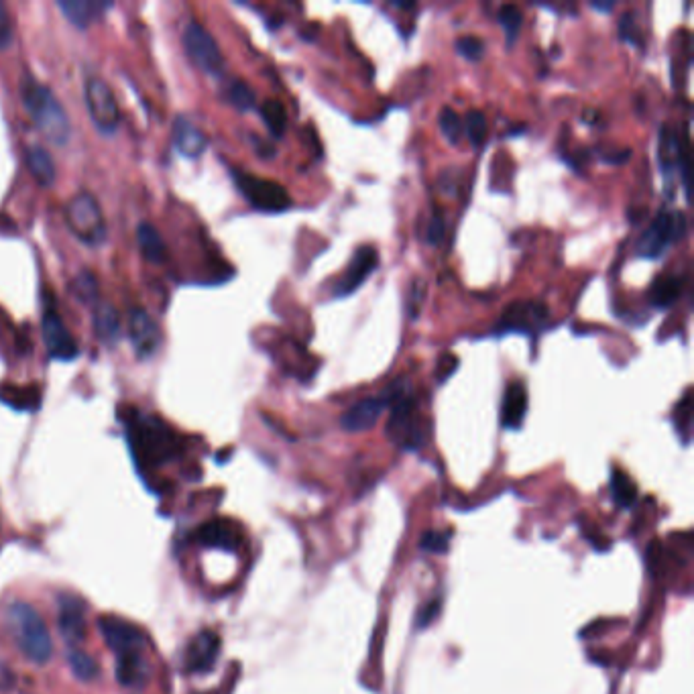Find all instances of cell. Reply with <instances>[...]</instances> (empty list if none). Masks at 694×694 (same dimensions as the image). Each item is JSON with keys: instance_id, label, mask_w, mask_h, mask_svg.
<instances>
[{"instance_id": "obj_1", "label": "cell", "mask_w": 694, "mask_h": 694, "mask_svg": "<svg viewBox=\"0 0 694 694\" xmlns=\"http://www.w3.org/2000/svg\"><path fill=\"white\" fill-rule=\"evenodd\" d=\"M98 627L106 646L117 656V678L123 684H137L143 678H147V666H145V648L147 640L139 627L133 623L104 615L98 619Z\"/></svg>"}, {"instance_id": "obj_2", "label": "cell", "mask_w": 694, "mask_h": 694, "mask_svg": "<svg viewBox=\"0 0 694 694\" xmlns=\"http://www.w3.org/2000/svg\"><path fill=\"white\" fill-rule=\"evenodd\" d=\"M21 96L31 121L45 135V139L57 147H64L70 141L72 125L62 102L37 80L23 82Z\"/></svg>"}, {"instance_id": "obj_3", "label": "cell", "mask_w": 694, "mask_h": 694, "mask_svg": "<svg viewBox=\"0 0 694 694\" xmlns=\"http://www.w3.org/2000/svg\"><path fill=\"white\" fill-rule=\"evenodd\" d=\"M7 625L13 635L15 646L21 650V654L29 662L43 666L51 660V654H53L51 635L43 617L33 605L25 601L13 603L7 609Z\"/></svg>"}, {"instance_id": "obj_4", "label": "cell", "mask_w": 694, "mask_h": 694, "mask_svg": "<svg viewBox=\"0 0 694 694\" xmlns=\"http://www.w3.org/2000/svg\"><path fill=\"white\" fill-rule=\"evenodd\" d=\"M389 401L391 416L387 422V436L403 450H418L426 444L428 428L422 422L414 395L397 383L383 393Z\"/></svg>"}, {"instance_id": "obj_5", "label": "cell", "mask_w": 694, "mask_h": 694, "mask_svg": "<svg viewBox=\"0 0 694 694\" xmlns=\"http://www.w3.org/2000/svg\"><path fill=\"white\" fill-rule=\"evenodd\" d=\"M133 444L141 460L157 467L178 454V438L161 420L153 416H139L133 426Z\"/></svg>"}, {"instance_id": "obj_6", "label": "cell", "mask_w": 694, "mask_h": 694, "mask_svg": "<svg viewBox=\"0 0 694 694\" xmlns=\"http://www.w3.org/2000/svg\"><path fill=\"white\" fill-rule=\"evenodd\" d=\"M66 222L74 237L90 247L102 245L106 239L104 214L90 194H76L66 206Z\"/></svg>"}, {"instance_id": "obj_7", "label": "cell", "mask_w": 694, "mask_h": 694, "mask_svg": "<svg viewBox=\"0 0 694 694\" xmlns=\"http://www.w3.org/2000/svg\"><path fill=\"white\" fill-rule=\"evenodd\" d=\"M233 178L245 200L261 212H283L292 206L287 190L273 180L253 176L241 169H233Z\"/></svg>"}, {"instance_id": "obj_8", "label": "cell", "mask_w": 694, "mask_h": 694, "mask_svg": "<svg viewBox=\"0 0 694 694\" xmlns=\"http://www.w3.org/2000/svg\"><path fill=\"white\" fill-rule=\"evenodd\" d=\"M686 233V218L682 212H660L644 230L638 241V255L644 259H660L668 247Z\"/></svg>"}, {"instance_id": "obj_9", "label": "cell", "mask_w": 694, "mask_h": 694, "mask_svg": "<svg viewBox=\"0 0 694 694\" xmlns=\"http://www.w3.org/2000/svg\"><path fill=\"white\" fill-rule=\"evenodd\" d=\"M182 41H184L188 57L196 68H200L202 72H206L210 76L222 74V70H224L222 51H220L216 39L210 35V31L202 23L190 21L184 27Z\"/></svg>"}, {"instance_id": "obj_10", "label": "cell", "mask_w": 694, "mask_h": 694, "mask_svg": "<svg viewBox=\"0 0 694 694\" xmlns=\"http://www.w3.org/2000/svg\"><path fill=\"white\" fill-rule=\"evenodd\" d=\"M84 98L94 127L102 135L117 133L121 123V112L110 86L100 78H90L84 88Z\"/></svg>"}, {"instance_id": "obj_11", "label": "cell", "mask_w": 694, "mask_h": 694, "mask_svg": "<svg viewBox=\"0 0 694 694\" xmlns=\"http://www.w3.org/2000/svg\"><path fill=\"white\" fill-rule=\"evenodd\" d=\"M41 332H43V342L45 351L49 359L53 361H74L80 355L78 342L64 324L62 316L57 314L53 308H47L43 314L41 322Z\"/></svg>"}, {"instance_id": "obj_12", "label": "cell", "mask_w": 694, "mask_h": 694, "mask_svg": "<svg viewBox=\"0 0 694 694\" xmlns=\"http://www.w3.org/2000/svg\"><path fill=\"white\" fill-rule=\"evenodd\" d=\"M548 308L540 302H515L507 306L497 328L499 332H524L536 334L546 326Z\"/></svg>"}, {"instance_id": "obj_13", "label": "cell", "mask_w": 694, "mask_h": 694, "mask_svg": "<svg viewBox=\"0 0 694 694\" xmlns=\"http://www.w3.org/2000/svg\"><path fill=\"white\" fill-rule=\"evenodd\" d=\"M379 267V251L371 245H363L355 251L349 269L342 275V279L334 287L336 298L353 296L357 289L371 277V273Z\"/></svg>"}, {"instance_id": "obj_14", "label": "cell", "mask_w": 694, "mask_h": 694, "mask_svg": "<svg viewBox=\"0 0 694 694\" xmlns=\"http://www.w3.org/2000/svg\"><path fill=\"white\" fill-rule=\"evenodd\" d=\"M387 408H389V401H387L385 395L361 399L359 403H355L353 408H349L342 414L340 426H342V430L353 432V434L367 432V430H371L379 422L381 414Z\"/></svg>"}, {"instance_id": "obj_15", "label": "cell", "mask_w": 694, "mask_h": 694, "mask_svg": "<svg viewBox=\"0 0 694 694\" xmlns=\"http://www.w3.org/2000/svg\"><path fill=\"white\" fill-rule=\"evenodd\" d=\"M62 638L78 646L86 638V605L76 595H64L60 599V613H57Z\"/></svg>"}, {"instance_id": "obj_16", "label": "cell", "mask_w": 694, "mask_h": 694, "mask_svg": "<svg viewBox=\"0 0 694 694\" xmlns=\"http://www.w3.org/2000/svg\"><path fill=\"white\" fill-rule=\"evenodd\" d=\"M129 334L135 346V353L143 359H149L157 353L161 344V330L157 322L141 308H135L129 316Z\"/></svg>"}, {"instance_id": "obj_17", "label": "cell", "mask_w": 694, "mask_h": 694, "mask_svg": "<svg viewBox=\"0 0 694 694\" xmlns=\"http://www.w3.org/2000/svg\"><path fill=\"white\" fill-rule=\"evenodd\" d=\"M220 652V638L214 631H200L186 652V666L190 672L204 674L212 670Z\"/></svg>"}, {"instance_id": "obj_18", "label": "cell", "mask_w": 694, "mask_h": 694, "mask_svg": "<svg viewBox=\"0 0 694 694\" xmlns=\"http://www.w3.org/2000/svg\"><path fill=\"white\" fill-rule=\"evenodd\" d=\"M198 540L208 548L230 552L241 546V532L228 519H210L198 530Z\"/></svg>"}, {"instance_id": "obj_19", "label": "cell", "mask_w": 694, "mask_h": 694, "mask_svg": "<svg viewBox=\"0 0 694 694\" xmlns=\"http://www.w3.org/2000/svg\"><path fill=\"white\" fill-rule=\"evenodd\" d=\"M526 414H528V389L522 381H513V383H509V387L503 395L501 424L509 430H517V428H522Z\"/></svg>"}, {"instance_id": "obj_20", "label": "cell", "mask_w": 694, "mask_h": 694, "mask_svg": "<svg viewBox=\"0 0 694 694\" xmlns=\"http://www.w3.org/2000/svg\"><path fill=\"white\" fill-rule=\"evenodd\" d=\"M173 145H176L180 155L198 159L206 151L208 139L190 119L178 117L176 123H173Z\"/></svg>"}, {"instance_id": "obj_21", "label": "cell", "mask_w": 694, "mask_h": 694, "mask_svg": "<svg viewBox=\"0 0 694 694\" xmlns=\"http://www.w3.org/2000/svg\"><path fill=\"white\" fill-rule=\"evenodd\" d=\"M57 7H60V11L74 27L88 29L90 23L110 7V3H94V0H60Z\"/></svg>"}, {"instance_id": "obj_22", "label": "cell", "mask_w": 694, "mask_h": 694, "mask_svg": "<svg viewBox=\"0 0 694 694\" xmlns=\"http://www.w3.org/2000/svg\"><path fill=\"white\" fill-rule=\"evenodd\" d=\"M137 245H139V251L145 257V261H149L153 265H161L167 257V247H165L163 237L159 235V230L149 222L139 224Z\"/></svg>"}, {"instance_id": "obj_23", "label": "cell", "mask_w": 694, "mask_h": 694, "mask_svg": "<svg viewBox=\"0 0 694 694\" xmlns=\"http://www.w3.org/2000/svg\"><path fill=\"white\" fill-rule=\"evenodd\" d=\"M25 161H27L31 176L35 178V182L39 186H43V188L53 186L55 176H57L55 163H53V157L43 147H29L25 153Z\"/></svg>"}, {"instance_id": "obj_24", "label": "cell", "mask_w": 694, "mask_h": 694, "mask_svg": "<svg viewBox=\"0 0 694 694\" xmlns=\"http://www.w3.org/2000/svg\"><path fill=\"white\" fill-rule=\"evenodd\" d=\"M94 328L98 338H102L106 344L117 342L121 336V318L110 304H102L94 312Z\"/></svg>"}, {"instance_id": "obj_25", "label": "cell", "mask_w": 694, "mask_h": 694, "mask_svg": "<svg viewBox=\"0 0 694 694\" xmlns=\"http://www.w3.org/2000/svg\"><path fill=\"white\" fill-rule=\"evenodd\" d=\"M611 495L619 507L629 509L635 505V501H638V485H635L631 481V477L625 475L623 471L613 469L611 471Z\"/></svg>"}, {"instance_id": "obj_26", "label": "cell", "mask_w": 694, "mask_h": 694, "mask_svg": "<svg viewBox=\"0 0 694 694\" xmlns=\"http://www.w3.org/2000/svg\"><path fill=\"white\" fill-rule=\"evenodd\" d=\"M682 294V281L678 277H658L652 285V304L656 308H670Z\"/></svg>"}, {"instance_id": "obj_27", "label": "cell", "mask_w": 694, "mask_h": 694, "mask_svg": "<svg viewBox=\"0 0 694 694\" xmlns=\"http://www.w3.org/2000/svg\"><path fill=\"white\" fill-rule=\"evenodd\" d=\"M261 119H263V123L267 125V129H269V133L273 137H283L285 127H287V112H285V106L279 100L269 98V100L263 102Z\"/></svg>"}, {"instance_id": "obj_28", "label": "cell", "mask_w": 694, "mask_h": 694, "mask_svg": "<svg viewBox=\"0 0 694 694\" xmlns=\"http://www.w3.org/2000/svg\"><path fill=\"white\" fill-rule=\"evenodd\" d=\"M0 399L9 403L15 410H33L39 403V393L33 387H3L0 389Z\"/></svg>"}, {"instance_id": "obj_29", "label": "cell", "mask_w": 694, "mask_h": 694, "mask_svg": "<svg viewBox=\"0 0 694 694\" xmlns=\"http://www.w3.org/2000/svg\"><path fill=\"white\" fill-rule=\"evenodd\" d=\"M499 25L503 27L505 31V37H507V45L511 47L519 35V31H522V25H524V15L522 11H519L515 5H503L499 9Z\"/></svg>"}, {"instance_id": "obj_30", "label": "cell", "mask_w": 694, "mask_h": 694, "mask_svg": "<svg viewBox=\"0 0 694 694\" xmlns=\"http://www.w3.org/2000/svg\"><path fill=\"white\" fill-rule=\"evenodd\" d=\"M72 289H74V296L84 302V304H92L98 300V279L92 271L84 269L80 271L74 281H72Z\"/></svg>"}, {"instance_id": "obj_31", "label": "cell", "mask_w": 694, "mask_h": 694, "mask_svg": "<svg viewBox=\"0 0 694 694\" xmlns=\"http://www.w3.org/2000/svg\"><path fill=\"white\" fill-rule=\"evenodd\" d=\"M68 664H70L74 676L84 680V682H90V680H94L98 676L96 662L88 654H84L82 650L72 648L70 654H68Z\"/></svg>"}, {"instance_id": "obj_32", "label": "cell", "mask_w": 694, "mask_h": 694, "mask_svg": "<svg viewBox=\"0 0 694 694\" xmlns=\"http://www.w3.org/2000/svg\"><path fill=\"white\" fill-rule=\"evenodd\" d=\"M226 98L233 102L239 110H243V112L251 110L255 106V102H257L253 88L247 82H243V80H235V82L228 84Z\"/></svg>"}, {"instance_id": "obj_33", "label": "cell", "mask_w": 694, "mask_h": 694, "mask_svg": "<svg viewBox=\"0 0 694 694\" xmlns=\"http://www.w3.org/2000/svg\"><path fill=\"white\" fill-rule=\"evenodd\" d=\"M438 121H440V129H442L446 141L452 143V145H458L460 137H462V123H460V117L456 114V110L444 106L440 110V119Z\"/></svg>"}, {"instance_id": "obj_34", "label": "cell", "mask_w": 694, "mask_h": 694, "mask_svg": "<svg viewBox=\"0 0 694 694\" xmlns=\"http://www.w3.org/2000/svg\"><path fill=\"white\" fill-rule=\"evenodd\" d=\"M465 129H467V137L471 139V143L475 147H481L483 141L487 139V119L481 110H469L467 121H465Z\"/></svg>"}, {"instance_id": "obj_35", "label": "cell", "mask_w": 694, "mask_h": 694, "mask_svg": "<svg viewBox=\"0 0 694 694\" xmlns=\"http://www.w3.org/2000/svg\"><path fill=\"white\" fill-rule=\"evenodd\" d=\"M456 51L462 55V57H467V60L471 62H477L481 60V55L485 51V45L479 37L475 35H465V37H460L456 39Z\"/></svg>"}, {"instance_id": "obj_36", "label": "cell", "mask_w": 694, "mask_h": 694, "mask_svg": "<svg viewBox=\"0 0 694 694\" xmlns=\"http://www.w3.org/2000/svg\"><path fill=\"white\" fill-rule=\"evenodd\" d=\"M619 37L631 45H642L640 41V27H638V19H635V13H625L619 21Z\"/></svg>"}, {"instance_id": "obj_37", "label": "cell", "mask_w": 694, "mask_h": 694, "mask_svg": "<svg viewBox=\"0 0 694 694\" xmlns=\"http://www.w3.org/2000/svg\"><path fill=\"white\" fill-rule=\"evenodd\" d=\"M448 542H450V534L444 532H436L430 530L422 536L420 540V548L426 552H434V554H444L448 550Z\"/></svg>"}, {"instance_id": "obj_38", "label": "cell", "mask_w": 694, "mask_h": 694, "mask_svg": "<svg viewBox=\"0 0 694 694\" xmlns=\"http://www.w3.org/2000/svg\"><path fill=\"white\" fill-rule=\"evenodd\" d=\"M13 43V21L9 9L0 3V49H7Z\"/></svg>"}, {"instance_id": "obj_39", "label": "cell", "mask_w": 694, "mask_h": 694, "mask_svg": "<svg viewBox=\"0 0 694 694\" xmlns=\"http://www.w3.org/2000/svg\"><path fill=\"white\" fill-rule=\"evenodd\" d=\"M444 226H446V224H444V216H442L440 210H436V212L432 214V220H430V226H428V243H430L432 247H436V245L442 243L444 233H446V228H444Z\"/></svg>"}, {"instance_id": "obj_40", "label": "cell", "mask_w": 694, "mask_h": 694, "mask_svg": "<svg viewBox=\"0 0 694 694\" xmlns=\"http://www.w3.org/2000/svg\"><path fill=\"white\" fill-rule=\"evenodd\" d=\"M680 414V418H676V428L688 436V428H690V414H692V408H690V393L684 395L682 403L676 408V416Z\"/></svg>"}, {"instance_id": "obj_41", "label": "cell", "mask_w": 694, "mask_h": 694, "mask_svg": "<svg viewBox=\"0 0 694 694\" xmlns=\"http://www.w3.org/2000/svg\"><path fill=\"white\" fill-rule=\"evenodd\" d=\"M458 369V359L454 355H444L436 367V379L438 383H444L452 377V373Z\"/></svg>"}, {"instance_id": "obj_42", "label": "cell", "mask_w": 694, "mask_h": 694, "mask_svg": "<svg viewBox=\"0 0 694 694\" xmlns=\"http://www.w3.org/2000/svg\"><path fill=\"white\" fill-rule=\"evenodd\" d=\"M438 609H440V601H432L420 615V627H426L438 615Z\"/></svg>"}, {"instance_id": "obj_43", "label": "cell", "mask_w": 694, "mask_h": 694, "mask_svg": "<svg viewBox=\"0 0 694 694\" xmlns=\"http://www.w3.org/2000/svg\"><path fill=\"white\" fill-rule=\"evenodd\" d=\"M587 123H595L597 119H599V112L597 110H593V108H587L585 110V117H583Z\"/></svg>"}, {"instance_id": "obj_44", "label": "cell", "mask_w": 694, "mask_h": 694, "mask_svg": "<svg viewBox=\"0 0 694 694\" xmlns=\"http://www.w3.org/2000/svg\"><path fill=\"white\" fill-rule=\"evenodd\" d=\"M591 7H593V9H597V11H605V13H609V11H613L615 3H599V0H597V3H593Z\"/></svg>"}, {"instance_id": "obj_45", "label": "cell", "mask_w": 694, "mask_h": 694, "mask_svg": "<svg viewBox=\"0 0 694 694\" xmlns=\"http://www.w3.org/2000/svg\"><path fill=\"white\" fill-rule=\"evenodd\" d=\"M395 7H399V9H414L416 5L414 3H393Z\"/></svg>"}]
</instances>
